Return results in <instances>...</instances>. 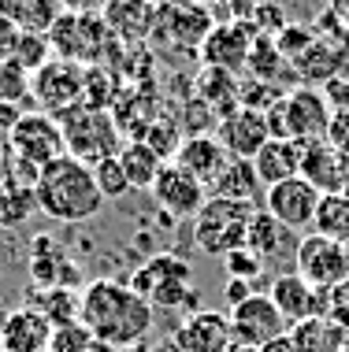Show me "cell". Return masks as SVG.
<instances>
[{"label":"cell","instance_id":"cell-1","mask_svg":"<svg viewBox=\"0 0 349 352\" xmlns=\"http://www.w3.org/2000/svg\"><path fill=\"white\" fill-rule=\"evenodd\" d=\"M78 322L97 338V345L134 349V345H145L149 330H153V304L138 297L127 282L97 278L82 289Z\"/></svg>","mask_w":349,"mask_h":352},{"label":"cell","instance_id":"cell-2","mask_svg":"<svg viewBox=\"0 0 349 352\" xmlns=\"http://www.w3.org/2000/svg\"><path fill=\"white\" fill-rule=\"evenodd\" d=\"M34 193H37V208L45 215L67 226L89 223L105 208V197H101L97 182H93V167L74 156H60L49 167H41Z\"/></svg>","mask_w":349,"mask_h":352},{"label":"cell","instance_id":"cell-3","mask_svg":"<svg viewBox=\"0 0 349 352\" xmlns=\"http://www.w3.org/2000/svg\"><path fill=\"white\" fill-rule=\"evenodd\" d=\"M193 267L190 260L175 252H153L141 267L130 274V289L138 297H145L153 308H167V311H201V293L193 289Z\"/></svg>","mask_w":349,"mask_h":352},{"label":"cell","instance_id":"cell-4","mask_svg":"<svg viewBox=\"0 0 349 352\" xmlns=\"http://www.w3.org/2000/svg\"><path fill=\"white\" fill-rule=\"evenodd\" d=\"M8 148H12L19 175L30 178V186L37 182L41 167H49L52 160L67 156V145H63V126L56 116H45V111H26L23 119L15 122V130L8 134Z\"/></svg>","mask_w":349,"mask_h":352},{"label":"cell","instance_id":"cell-5","mask_svg":"<svg viewBox=\"0 0 349 352\" xmlns=\"http://www.w3.org/2000/svg\"><path fill=\"white\" fill-rule=\"evenodd\" d=\"M331 116L335 108L324 100L319 85H297V89L282 93V100L268 111V126H271V138L308 145V141H319L327 134Z\"/></svg>","mask_w":349,"mask_h":352},{"label":"cell","instance_id":"cell-6","mask_svg":"<svg viewBox=\"0 0 349 352\" xmlns=\"http://www.w3.org/2000/svg\"><path fill=\"white\" fill-rule=\"evenodd\" d=\"M63 126V145H67V156L82 160V164H97V160L119 156L123 141H119V126L112 119V111H97L86 108V104H74L71 111L60 116Z\"/></svg>","mask_w":349,"mask_h":352},{"label":"cell","instance_id":"cell-7","mask_svg":"<svg viewBox=\"0 0 349 352\" xmlns=\"http://www.w3.org/2000/svg\"><path fill=\"white\" fill-rule=\"evenodd\" d=\"M52 52L60 60L82 63V67H93V63L105 60V52L112 49V30L105 26L101 12H63L56 19V26L49 30Z\"/></svg>","mask_w":349,"mask_h":352},{"label":"cell","instance_id":"cell-8","mask_svg":"<svg viewBox=\"0 0 349 352\" xmlns=\"http://www.w3.org/2000/svg\"><path fill=\"white\" fill-rule=\"evenodd\" d=\"M257 212L253 204L223 201V197H209L204 208L193 215V241L209 256H227L234 249H245V226L249 215Z\"/></svg>","mask_w":349,"mask_h":352},{"label":"cell","instance_id":"cell-9","mask_svg":"<svg viewBox=\"0 0 349 352\" xmlns=\"http://www.w3.org/2000/svg\"><path fill=\"white\" fill-rule=\"evenodd\" d=\"M82 85H86V67L71 60L52 56L37 74H30V100L41 104L45 116L60 119L74 104H82Z\"/></svg>","mask_w":349,"mask_h":352},{"label":"cell","instance_id":"cell-10","mask_svg":"<svg viewBox=\"0 0 349 352\" xmlns=\"http://www.w3.org/2000/svg\"><path fill=\"white\" fill-rule=\"evenodd\" d=\"M294 271L313 285V289H335V285H342L349 278L346 249L338 241H331V237L308 230L294 245Z\"/></svg>","mask_w":349,"mask_h":352},{"label":"cell","instance_id":"cell-11","mask_svg":"<svg viewBox=\"0 0 349 352\" xmlns=\"http://www.w3.org/2000/svg\"><path fill=\"white\" fill-rule=\"evenodd\" d=\"M319 201H324V193H319L316 186H308L301 175L264 189V212H268L271 219H279L290 234H308L313 230Z\"/></svg>","mask_w":349,"mask_h":352},{"label":"cell","instance_id":"cell-12","mask_svg":"<svg viewBox=\"0 0 349 352\" xmlns=\"http://www.w3.org/2000/svg\"><path fill=\"white\" fill-rule=\"evenodd\" d=\"M212 26L215 23L204 4H193V0H160L149 37H167L171 45H190V49L201 52Z\"/></svg>","mask_w":349,"mask_h":352},{"label":"cell","instance_id":"cell-13","mask_svg":"<svg viewBox=\"0 0 349 352\" xmlns=\"http://www.w3.org/2000/svg\"><path fill=\"white\" fill-rule=\"evenodd\" d=\"M231 319V334L234 341H242V345H268V341L282 338L290 330V322L282 319V311L275 308V300L268 297V293H253L249 300H242L238 308L227 311Z\"/></svg>","mask_w":349,"mask_h":352},{"label":"cell","instance_id":"cell-14","mask_svg":"<svg viewBox=\"0 0 349 352\" xmlns=\"http://www.w3.org/2000/svg\"><path fill=\"white\" fill-rule=\"evenodd\" d=\"M257 37L260 34L253 30V23H245V19L215 23L209 30V37H204V45H201V63L204 67H215V71L238 74V71H245V63H249V49H253Z\"/></svg>","mask_w":349,"mask_h":352},{"label":"cell","instance_id":"cell-15","mask_svg":"<svg viewBox=\"0 0 349 352\" xmlns=\"http://www.w3.org/2000/svg\"><path fill=\"white\" fill-rule=\"evenodd\" d=\"M327 293L331 289H313L297 271H282L271 278L268 297L275 300L282 319H286L290 327H297V322H305V319H327Z\"/></svg>","mask_w":349,"mask_h":352},{"label":"cell","instance_id":"cell-16","mask_svg":"<svg viewBox=\"0 0 349 352\" xmlns=\"http://www.w3.org/2000/svg\"><path fill=\"white\" fill-rule=\"evenodd\" d=\"M149 193H153L160 212H167L171 219H193L204 208V201H209V189L197 182L193 175H186L178 164H164V170L156 175Z\"/></svg>","mask_w":349,"mask_h":352},{"label":"cell","instance_id":"cell-17","mask_svg":"<svg viewBox=\"0 0 349 352\" xmlns=\"http://www.w3.org/2000/svg\"><path fill=\"white\" fill-rule=\"evenodd\" d=\"M78 278H82V271L67 256V249L56 237L37 234L30 245V282L37 289H74Z\"/></svg>","mask_w":349,"mask_h":352},{"label":"cell","instance_id":"cell-18","mask_svg":"<svg viewBox=\"0 0 349 352\" xmlns=\"http://www.w3.org/2000/svg\"><path fill=\"white\" fill-rule=\"evenodd\" d=\"M215 138H220L223 148H227V156L253 160L271 141V126H268V116L238 108V111H231V116H223L220 122H215Z\"/></svg>","mask_w":349,"mask_h":352},{"label":"cell","instance_id":"cell-19","mask_svg":"<svg viewBox=\"0 0 349 352\" xmlns=\"http://www.w3.org/2000/svg\"><path fill=\"white\" fill-rule=\"evenodd\" d=\"M49 345L52 322L34 304H19L0 319V349L4 352H49Z\"/></svg>","mask_w":349,"mask_h":352},{"label":"cell","instance_id":"cell-20","mask_svg":"<svg viewBox=\"0 0 349 352\" xmlns=\"http://www.w3.org/2000/svg\"><path fill=\"white\" fill-rule=\"evenodd\" d=\"M171 341L178 352H227L234 345L231 319L223 311H193L178 322Z\"/></svg>","mask_w":349,"mask_h":352},{"label":"cell","instance_id":"cell-21","mask_svg":"<svg viewBox=\"0 0 349 352\" xmlns=\"http://www.w3.org/2000/svg\"><path fill=\"white\" fill-rule=\"evenodd\" d=\"M346 170H349V160L342 156V152H335L324 138L301 145V178H305L308 186H316L324 197L327 193H342Z\"/></svg>","mask_w":349,"mask_h":352},{"label":"cell","instance_id":"cell-22","mask_svg":"<svg viewBox=\"0 0 349 352\" xmlns=\"http://www.w3.org/2000/svg\"><path fill=\"white\" fill-rule=\"evenodd\" d=\"M227 160H231L227 148L220 145L215 134H190L182 141V148L175 152L171 164H178L186 175H193L204 189H212V182L220 178V170L227 167Z\"/></svg>","mask_w":349,"mask_h":352},{"label":"cell","instance_id":"cell-23","mask_svg":"<svg viewBox=\"0 0 349 352\" xmlns=\"http://www.w3.org/2000/svg\"><path fill=\"white\" fill-rule=\"evenodd\" d=\"M153 15H156V0H105L101 4V19L112 30V37L123 41H141L153 34Z\"/></svg>","mask_w":349,"mask_h":352},{"label":"cell","instance_id":"cell-24","mask_svg":"<svg viewBox=\"0 0 349 352\" xmlns=\"http://www.w3.org/2000/svg\"><path fill=\"white\" fill-rule=\"evenodd\" d=\"M253 167H257V178L264 189L286 182V178H297L301 175V145L297 141H286V138H271L253 156Z\"/></svg>","mask_w":349,"mask_h":352},{"label":"cell","instance_id":"cell-25","mask_svg":"<svg viewBox=\"0 0 349 352\" xmlns=\"http://www.w3.org/2000/svg\"><path fill=\"white\" fill-rule=\"evenodd\" d=\"M238 89H242V82L234 78L231 71L204 67L201 78H197V100H201L215 119H223V116H231V111H238Z\"/></svg>","mask_w":349,"mask_h":352},{"label":"cell","instance_id":"cell-26","mask_svg":"<svg viewBox=\"0 0 349 352\" xmlns=\"http://www.w3.org/2000/svg\"><path fill=\"white\" fill-rule=\"evenodd\" d=\"M260 178L253 160H227V167L220 170V178L212 182V197H223V201H238V204H253L260 193Z\"/></svg>","mask_w":349,"mask_h":352},{"label":"cell","instance_id":"cell-27","mask_svg":"<svg viewBox=\"0 0 349 352\" xmlns=\"http://www.w3.org/2000/svg\"><path fill=\"white\" fill-rule=\"evenodd\" d=\"M286 237H290V230L279 223V219H271L264 208L249 215V226H245V249H253L260 260H275V256L286 252Z\"/></svg>","mask_w":349,"mask_h":352},{"label":"cell","instance_id":"cell-28","mask_svg":"<svg viewBox=\"0 0 349 352\" xmlns=\"http://www.w3.org/2000/svg\"><path fill=\"white\" fill-rule=\"evenodd\" d=\"M119 164H123V175H127L130 189H153L156 175L164 170V160H160L145 141H127V145L119 148Z\"/></svg>","mask_w":349,"mask_h":352},{"label":"cell","instance_id":"cell-29","mask_svg":"<svg viewBox=\"0 0 349 352\" xmlns=\"http://www.w3.org/2000/svg\"><path fill=\"white\" fill-rule=\"evenodd\" d=\"M346 341V330L335 327L331 319H305L290 327V345L294 352H338Z\"/></svg>","mask_w":349,"mask_h":352},{"label":"cell","instance_id":"cell-30","mask_svg":"<svg viewBox=\"0 0 349 352\" xmlns=\"http://www.w3.org/2000/svg\"><path fill=\"white\" fill-rule=\"evenodd\" d=\"M60 15H63V8L56 0H15L12 12H8L19 34H41V37H49Z\"/></svg>","mask_w":349,"mask_h":352},{"label":"cell","instance_id":"cell-31","mask_svg":"<svg viewBox=\"0 0 349 352\" xmlns=\"http://www.w3.org/2000/svg\"><path fill=\"white\" fill-rule=\"evenodd\" d=\"M313 234H324L338 245H349V197L346 193H327L316 208Z\"/></svg>","mask_w":349,"mask_h":352},{"label":"cell","instance_id":"cell-32","mask_svg":"<svg viewBox=\"0 0 349 352\" xmlns=\"http://www.w3.org/2000/svg\"><path fill=\"white\" fill-rule=\"evenodd\" d=\"M37 212V193L30 182H12L0 186V226H23Z\"/></svg>","mask_w":349,"mask_h":352},{"label":"cell","instance_id":"cell-33","mask_svg":"<svg viewBox=\"0 0 349 352\" xmlns=\"http://www.w3.org/2000/svg\"><path fill=\"white\" fill-rule=\"evenodd\" d=\"M290 67L301 74V82H305V85H316V82L324 85L327 78H335V74H338V56H335L331 45L316 37L313 49H308L305 56H297V60L290 63Z\"/></svg>","mask_w":349,"mask_h":352},{"label":"cell","instance_id":"cell-34","mask_svg":"<svg viewBox=\"0 0 349 352\" xmlns=\"http://www.w3.org/2000/svg\"><path fill=\"white\" fill-rule=\"evenodd\" d=\"M78 304H82V293L74 289H37V311L52 322V330L78 322Z\"/></svg>","mask_w":349,"mask_h":352},{"label":"cell","instance_id":"cell-35","mask_svg":"<svg viewBox=\"0 0 349 352\" xmlns=\"http://www.w3.org/2000/svg\"><path fill=\"white\" fill-rule=\"evenodd\" d=\"M119 97V78L112 74L108 67H101V63H93L86 67V85H82V104L86 108H97V111H108L112 104Z\"/></svg>","mask_w":349,"mask_h":352},{"label":"cell","instance_id":"cell-36","mask_svg":"<svg viewBox=\"0 0 349 352\" xmlns=\"http://www.w3.org/2000/svg\"><path fill=\"white\" fill-rule=\"evenodd\" d=\"M52 41L41 34H19L15 37V49H12V63L15 67H23L26 74H37L45 67V63L52 60Z\"/></svg>","mask_w":349,"mask_h":352},{"label":"cell","instance_id":"cell-37","mask_svg":"<svg viewBox=\"0 0 349 352\" xmlns=\"http://www.w3.org/2000/svg\"><path fill=\"white\" fill-rule=\"evenodd\" d=\"M286 67V60H282V52L275 49V41L271 37H257L249 49V63H245V71L253 74L257 82H275V74Z\"/></svg>","mask_w":349,"mask_h":352},{"label":"cell","instance_id":"cell-38","mask_svg":"<svg viewBox=\"0 0 349 352\" xmlns=\"http://www.w3.org/2000/svg\"><path fill=\"white\" fill-rule=\"evenodd\" d=\"M141 141H145V145L153 148L156 156L164 160V164H171L175 152L182 148L186 138L178 134V122H171V119H153V122H149V130L141 134Z\"/></svg>","mask_w":349,"mask_h":352},{"label":"cell","instance_id":"cell-39","mask_svg":"<svg viewBox=\"0 0 349 352\" xmlns=\"http://www.w3.org/2000/svg\"><path fill=\"white\" fill-rule=\"evenodd\" d=\"M93 182H97V189H101L105 201H119V197L130 193V182H127V175H123L119 156L97 160V164H93Z\"/></svg>","mask_w":349,"mask_h":352},{"label":"cell","instance_id":"cell-40","mask_svg":"<svg viewBox=\"0 0 349 352\" xmlns=\"http://www.w3.org/2000/svg\"><path fill=\"white\" fill-rule=\"evenodd\" d=\"M282 100V89L275 82H242L238 89V108H249V111H260V116H268L271 108Z\"/></svg>","mask_w":349,"mask_h":352},{"label":"cell","instance_id":"cell-41","mask_svg":"<svg viewBox=\"0 0 349 352\" xmlns=\"http://www.w3.org/2000/svg\"><path fill=\"white\" fill-rule=\"evenodd\" d=\"M271 41H275V49L282 52V60H286V63H294L297 56H305V52L316 45V34L308 30V26L286 23V26H282V30H279L275 37H271Z\"/></svg>","mask_w":349,"mask_h":352},{"label":"cell","instance_id":"cell-42","mask_svg":"<svg viewBox=\"0 0 349 352\" xmlns=\"http://www.w3.org/2000/svg\"><path fill=\"white\" fill-rule=\"evenodd\" d=\"M26 97H30V74L12 60H0V104H19Z\"/></svg>","mask_w":349,"mask_h":352},{"label":"cell","instance_id":"cell-43","mask_svg":"<svg viewBox=\"0 0 349 352\" xmlns=\"http://www.w3.org/2000/svg\"><path fill=\"white\" fill-rule=\"evenodd\" d=\"M223 271H227V278H242V282H253L264 274V260L253 249H234L223 256Z\"/></svg>","mask_w":349,"mask_h":352},{"label":"cell","instance_id":"cell-44","mask_svg":"<svg viewBox=\"0 0 349 352\" xmlns=\"http://www.w3.org/2000/svg\"><path fill=\"white\" fill-rule=\"evenodd\" d=\"M93 349H97V338H93L82 322H71V327L52 330L49 352H93Z\"/></svg>","mask_w":349,"mask_h":352},{"label":"cell","instance_id":"cell-45","mask_svg":"<svg viewBox=\"0 0 349 352\" xmlns=\"http://www.w3.org/2000/svg\"><path fill=\"white\" fill-rule=\"evenodd\" d=\"M327 319H331L335 327H342L346 334H349V278L327 293Z\"/></svg>","mask_w":349,"mask_h":352},{"label":"cell","instance_id":"cell-46","mask_svg":"<svg viewBox=\"0 0 349 352\" xmlns=\"http://www.w3.org/2000/svg\"><path fill=\"white\" fill-rule=\"evenodd\" d=\"M324 141H327V145H331L335 152H342V156L349 160V108H342V111H335V116H331Z\"/></svg>","mask_w":349,"mask_h":352},{"label":"cell","instance_id":"cell-47","mask_svg":"<svg viewBox=\"0 0 349 352\" xmlns=\"http://www.w3.org/2000/svg\"><path fill=\"white\" fill-rule=\"evenodd\" d=\"M253 293H257V285L253 282H242V278H227L223 282V300H227V308H238L242 300H249Z\"/></svg>","mask_w":349,"mask_h":352},{"label":"cell","instance_id":"cell-48","mask_svg":"<svg viewBox=\"0 0 349 352\" xmlns=\"http://www.w3.org/2000/svg\"><path fill=\"white\" fill-rule=\"evenodd\" d=\"M15 37H19V30H15V23H12V19H4V15H0V60H12V49H15Z\"/></svg>","mask_w":349,"mask_h":352},{"label":"cell","instance_id":"cell-49","mask_svg":"<svg viewBox=\"0 0 349 352\" xmlns=\"http://www.w3.org/2000/svg\"><path fill=\"white\" fill-rule=\"evenodd\" d=\"M23 116H26V111L19 108V104H0V130H8V134H12L15 122L23 119Z\"/></svg>","mask_w":349,"mask_h":352},{"label":"cell","instance_id":"cell-50","mask_svg":"<svg viewBox=\"0 0 349 352\" xmlns=\"http://www.w3.org/2000/svg\"><path fill=\"white\" fill-rule=\"evenodd\" d=\"M327 12L342 23V30H349V0H327Z\"/></svg>","mask_w":349,"mask_h":352},{"label":"cell","instance_id":"cell-51","mask_svg":"<svg viewBox=\"0 0 349 352\" xmlns=\"http://www.w3.org/2000/svg\"><path fill=\"white\" fill-rule=\"evenodd\" d=\"M260 352H294V345H290V330H286L282 338L268 341V345H260Z\"/></svg>","mask_w":349,"mask_h":352},{"label":"cell","instance_id":"cell-52","mask_svg":"<svg viewBox=\"0 0 349 352\" xmlns=\"http://www.w3.org/2000/svg\"><path fill=\"white\" fill-rule=\"evenodd\" d=\"M227 352H260V349H257V345H242V341H234Z\"/></svg>","mask_w":349,"mask_h":352},{"label":"cell","instance_id":"cell-53","mask_svg":"<svg viewBox=\"0 0 349 352\" xmlns=\"http://www.w3.org/2000/svg\"><path fill=\"white\" fill-rule=\"evenodd\" d=\"M149 352H178V349H175V341H164V345H156V349H149Z\"/></svg>","mask_w":349,"mask_h":352},{"label":"cell","instance_id":"cell-54","mask_svg":"<svg viewBox=\"0 0 349 352\" xmlns=\"http://www.w3.org/2000/svg\"><path fill=\"white\" fill-rule=\"evenodd\" d=\"M342 193L349 197V170H346V186H342Z\"/></svg>","mask_w":349,"mask_h":352},{"label":"cell","instance_id":"cell-55","mask_svg":"<svg viewBox=\"0 0 349 352\" xmlns=\"http://www.w3.org/2000/svg\"><path fill=\"white\" fill-rule=\"evenodd\" d=\"M338 352H349V334H346V341H342V349H338Z\"/></svg>","mask_w":349,"mask_h":352},{"label":"cell","instance_id":"cell-56","mask_svg":"<svg viewBox=\"0 0 349 352\" xmlns=\"http://www.w3.org/2000/svg\"><path fill=\"white\" fill-rule=\"evenodd\" d=\"M342 249H346V271H349V245H342Z\"/></svg>","mask_w":349,"mask_h":352},{"label":"cell","instance_id":"cell-57","mask_svg":"<svg viewBox=\"0 0 349 352\" xmlns=\"http://www.w3.org/2000/svg\"><path fill=\"white\" fill-rule=\"evenodd\" d=\"M193 4H212V0H193Z\"/></svg>","mask_w":349,"mask_h":352},{"label":"cell","instance_id":"cell-58","mask_svg":"<svg viewBox=\"0 0 349 352\" xmlns=\"http://www.w3.org/2000/svg\"><path fill=\"white\" fill-rule=\"evenodd\" d=\"M56 4H60V0H56Z\"/></svg>","mask_w":349,"mask_h":352},{"label":"cell","instance_id":"cell-59","mask_svg":"<svg viewBox=\"0 0 349 352\" xmlns=\"http://www.w3.org/2000/svg\"><path fill=\"white\" fill-rule=\"evenodd\" d=\"M0 230H4V226H0Z\"/></svg>","mask_w":349,"mask_h":352},{"label":"cell","instance_id":"cell-60","mask_svg":"<svg viewBox=\"0 0 349 352\" xmlns=\"http://www.w3.org/2000/svg\"><path fill=\"white\" fill-rule=\"evenodd\" d=\"M0 352H4V349H0Z\"/></svg>","mask_w":349,"mask_h":352}]
</instances>
